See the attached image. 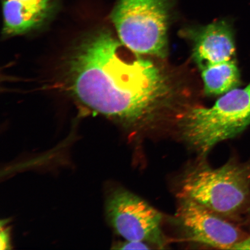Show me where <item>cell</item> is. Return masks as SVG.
I'll use <instances>...</instances> for the list:
<instances>
[{
    "label": "cell",
    "instance_id": "1",
    "mask_svg": "<svg viewBox=\"0 0 250 250\" xmlns=\"http://www.w3.org/2000/svg\"><path fill=\"white\" fill-rule=\"evenodd\" d=\"M124 45L105 31L86 38L70 64L72 88L84 104L129 126L154 123L172 87L164 71L152 61L130 58Z\"/></svg>",
    "mask_w": 250,
    "mask_h": 250
},
{
    "label": "cell",
    "instance_id": "2",
    "mask_svg": "<svg viewBox=\"0 0 250 250\" xmlns=\"http://www.w3.org/2000/svg\"><path fill=\"white\" fill-rule=\"evenodd\" d=\"M179 195L228 220H236L250 203V159L240 162L231 158L216 168L203 160L196 162L181 176Z\"/></svg>",
    "mask_w": 250,
    "mask_h": 250
},
{
    "label": "cell",
    "instance_id": "3",
    "mask_svg": "<svg viewBox=\"0 0 250 250\" xmlns=\"http://www.w3.org/2000/svg\"><path fill=\"white\" fill-rule=\"evenodd\" d=\"M179 121L181 139L203 157L217 144L250 126V83L224 94L211 107L187 109Z\"/></svg>",
    "mask_w": 250,
    "mask_h": 250
},
{
    "label": "cell",
    "instance_id": "4",
    "mask_svg": "<svg viewBox=\"0 0 250 250\" xmlns=\"http://www.w3.org/2000/svg\"><path fill=\"white\" fill-rule=\"evenodd\" d=\"M173 0H118L112 13L121 42L137 55L164 58Z\"/></svg>",
    "mask_w": 250,
    "mask_h": 250
},
{
    "label": "cell",
    "instance_id": "5",
    "mask_svg": "<svg viewBox=\"0 0 250 250\" xmlns=\"http://www.w3.org/2000/svg\"><path fill=\"white\" fill-rule=\"evenodd\" d=\"M106 213L115 232L125 240L146 242L159 249L167 245L162 214L134 193L114 190L107 199Z\"/></svg>",
    "mask_w": 250,
    "mask_h": 250
},
{
    "label": "cell",
    "instance_id": "6",
    "mask_svg": "<svg viewBox=\"0 0 250 250\" xmlns=\"http://www.w3.org/2000/svg\"><path fill=\"white\" fill-rule=\"evenodd\" d=\"M177 223L188 241L220 250H232L248 236L229 220L192 200L180 198Z\"/></svg>",
    "mask_w": 250,
    "mask_h": 250
},
{
    "label": "cell",
    "instance_id": "7",
    "mask_svg": "<svg viewBox=\"0 0 250 250\" xmlns=\"http://www.w3.org/2000/svg\"><path fill=\"white\" fill-rule=\"evenodd\" d=\"M193 43L192 56L200 70L233 60L235 44L232 26L220 20L188 31Z\"/></svg>",
    "mask_w": 250,
    "mask_h": 250
},
{
    "label": "cell",
    "instance_id": "8",
    "mask_svg": "<svg viewBox=\"0 0 250 250\" xmlns=\"http://www.w3.org/2000/svg\"><path fill=\"white\" fill-rule=\"evenodd\" d=\"M53 0H2L4 33L19 35L36 28L48 17Z\"/></svg>",
    "mask_w": 250,
    "mask_h": 250
},
{
    "label": "cell",
    "instance_id": "9",
    "mask_svg": "<svg viewBox=\"0 0 250 250\" xmlns=\"http://www.w3.org/2000/svg\"><path fill=\"white\" fill-rule=\"evenodd\" d=\"M204 90L208 95H220L236 88L240 73L233 60L210 65L201 70Z\"/></svg>",
    "mask_w": 250,
    "mask_h": 250
},
{
    "label": "cell",
    "instance_id": "10",
    "mask_svg": "<svg viewBox=\"0 0 250 250\" xmlns=\"http://www.w3.org/2000/svg\"><path fill=\"white\" fill-rule=\"evenodd\" d=\"M150 244L136 240H126L123 242H118L112 248L117 250H150Z\"/></svg>",
    "mask_w": 250,
    "mask_h": 250
},
{
    "label": "cell",
    "instance_id": "11",
    "mask_svg": "<svg viewBox=\"0 0 250 250\" xmlns=\"http://www.w3.org/2000/svg\"><path fill=\"white\" fill-rule=\"evenodd\" d=\"M0 241H1V250H8L10 249V244H9V235L8 229L6 228L1 227V234H0Z\"/></svg>",
    "mask_w": 250,
    "mask_h": 250
},
{
    "label": "cell",
    "instance_id": "12",
    "mask_svg": "<svg viewBox=\"0 0 250 250\" xmlns=\"http://www.w3.org/2000/svg\"><path fill=\"white\" fill-rule=\"evenodd\" d=\"M232 250H250V236H247L233 247Z\"/></svg>",
    "mask_w": 250,
    "mask_h": 250
},
{
    "label": "cell",
    "instance_id": "13",
    "mask_svg": "<svg viewBox=\"0 0 250 250\" xmlns=\"http://www.w3.org/2000/svg\"></svg>",
    "mask_w": 250,
    "mask_h": 250
}]
</instances>
